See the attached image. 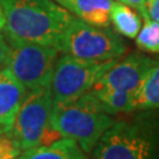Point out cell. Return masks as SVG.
I'll return each mask as SVG.
<instances>
[{"label": "cell", "mask_w": 159, "mask_h": 159, "mask_svg": "<svg viewBox=\"0 0 159 159\" xmlns=\"http://www.w3.org/2000/svg\"><path fill=\"white\" fill-rule=\"evenodd\" d=\"M86 93L94 107L100 112L111 116L133 112V93L94 87Z\"/></svg>", "instance_id": "obj_12"}, {"label": "cell", "mask_w": 159, "mask_h": 159, "mask_svg": "<svg viewBox=\"0 0 159 159\" xmlns=\"http://www.w3.org/2000/svg\"><path fill=\"white\" fill-rule=\"evenodd\" d=\"M5 35L10 45L8 68L29 91L51 86L59 50L54 46L23 41Z\"/></svg>", "instance_id": "obj_7"}, {"label": "cell", "mask_w": 159, "mask_h": 159, "mask_svg": "<svg viewBox=\"0 0 159 159\" xmlns=\"http://www.w3.org/2000/svg\"><path fill=\"white\" fill-rule=\"evenodd\" d=\"M54 1H57L58 4H60L61 6H64V4H65V0H54Z\"/></svg>", "instance_id": "obj_21"}, {"label": "cell", "mask_w": 159, "mask_h": 159, "mask_svg": "<svg viewBox=\"0 0 159 159\" xmlns=\"http://www.w3.org/2000/svg\"><path fill=\"white\" fill-rule=\"evenodd\" d=\"M60 52L84 60L106 61L124 56L126 45L116 30L110 26H93L73 14L64 35Z\"/></svg>", "instance_id": "obj_3"}, {"label": "cell", "mask_w": 159, "mask_h": 159, "mask_svg": "<svg viewBox=\"0 0 159 159\" xmlns=\"http://www.w3.org/2000/svg\"><path fill=\"white\" fill-rule=\"evenodd\" d=\"M4 26H5V18H4V13H2L1 5H0V31L4 30Z\"/></svg>", "instance_id": "obj_20"}, {"label": "cell", "mask_w": 159, "mask_h": 159, "mask_svg": "<svg viewBox=\"0 0 159 159\" xmlns=\"http://www.w3.org/2000/svg\"><path fill=\"white\" fill-rule=\"evenodd\" d=\"M112 4L113 0H65L64 7L87 24L107 27L111 24Z\"/></svg>", "instance_id": "obj_11"}, {"label": "cell", "mask_w": 159, "mask_h": 159, "mask_svg": "<svg viewBox=\"0 0 159 159\" xmlns=\"http://www.w3.org/2000/svg\"><path fill=\"white\" fill-rule=\"evenodd\" d=\"M117 63V59L91 61L64 53L58 57L51 79L53 106L77 100L90 91L99 78Z\"/></svg>", "instance_id": "obj_5"}, {"label": "cell", "mask_w": 159, "mask_h": 159, "mask_svg": "<svg viewBox=\"0 0 159 159\" xmlns=\"http://www.w3.org/2000/svg\"><path fill=\"white\" fill-rule=\"evenodd\" d=\"M154 59L143 53H131L121 61H117L99 78L94 89H110L134 93L142 85Z\"/></svg>", "instance_id": "obj_8"}, {"label": "cell", "mask_w": 159, "mask_h": 159, "mask_svg": "<svg viewBox=\"0 0 159 159\" xmlns=\"http://www.w3.org/2000/svg\"><path fill=\"white\" fill-rule=\"evenodd\" d=\"M111 114L97 111L79 99L53 106L51 126L60 136L72 138L86 154H91L102 134L114 124Z\"/></svg>", "instance_id": "obj_4"}, {"label": "cell", "mask_w": 159, "mask_h": 159, "mask_svg": "<svg viewBox=\"0 0 159 159\" xmlns=\"http://www.w3.org/2000/svg\"><path fill=\"white\" fill-rule=\"evenodd\" d=\"M27 92L10 68L0 70V134L11 136L14 118Z\"/></svg>", "instance_id": "obj_9"}, {"label": "cell", "mask_w": 159, "mask_h": 159, "mask_svg": "<svg viewBox=\"0 0 159 159\" xmlns=\"http://www.w3.org/2000/svg\"><path fill=\"white\" fill-rule=\"evenodd\" d=\"M138 47L143 51L159 53V23L153 19L144 20V25L136 37Z\"/></svg>", "instance_id": "obj_15"}, {"label": "cell", "mask_w": 159, "mask_h": 159, "mask_svg": "<svg viewBox=\"0 0 159 159\" xmlns=\"http://www.w3.org/2000/svg\"><path fill=\"white\" fill-rule=\"evenodd\" d=\"M111 23L114 30L127 38H136L142 29V16L132 10V7L121 1H113L110 12Z\"/></svg>", "instance_id": "obj_14"}, {"label": "cell", "mask_w": 159, "mask_h": 159, "mask_svg": "<svg viewBox=\"0 0 159 159\" xmlns=\"http://www.w3.org/2000/svg\"><path fill=\"white\" fill-rule=\"evenodd\" d=\"M146 6L150 18L159 23V0H148Z\"/></svg>", "instance_id": "obj_19"}, {"label": "cell", "mask_w": 159, "mask_h": 159, "mask_svg": "<svg viewBox=\"0 0 159 159\" xmlns=\"http://www.w3.org/2000/svg\"><path fill=\"white\" fill-rule=\"evenodd\" d=\"M21 150L8 134H0V159L19 158Z\"/></svg>", "instance_id": "obj_16"}, {"label": "cell", "mask_w": 159, "mask_h": 159, "mask_svg": "<svg viewBox=\"0 0 159 159\" xmlns=\"http://www.w3.org/2000/svg\"><path fill=\"white\" fill-rule=\"evenodd\" d=\"M19 158L23 159H85L86 153L79 144L72 138L64 137L47 145H38L35 148L23 151Z\"/></svg>", "instance_id": "obj_10"}, {"label": "cell", "mask_w": 159, "mask_h": 159, "mask_svg": "<svg viewBox=\"0 0 159 159\" xmlns=\"http://www.w3.org/2000/svg\"><path fill=\"white\" fill-rule=\"evenodd\" d=\"M5 34L23 41L61 47L73 14L54 0H0Z\"/></svg>", "instance_id": "obj_1"}, {"label": "cell", "mask_w": 159, "mask_h": 159, "mask_svg": "<svg viewBox=\"0 0 159 159\" xmlns=\"http://www.w3.org/2000/svg\"><path fill=\"white\" fill-rule=\"evenodd\" d=\"M52 108L51 86L27 92L11 131V137L21 152L54 142L50 137L54 131L51 126Z\"/></svg>", "instance_id": "obj_6"}, {"label": "cell", "mask_w": 159, "mask_h": 159, "mask_svg": "<svg viewBox=\"0 0 159 159\" xmlns=\"http://www.w3.org/2000/svg\"><path fill=\"white\" fill-rule=\"evenodd\" d=\"M10 61V45L5 35L0 33V70L8 67Z\"/></svg>", "instance_id": "obj_17"}, {"label": "cell", "mask_w": 159, "mask_h": 159, "mask_svg": "<svg viewBox=\"0 0 159 159\" xmlns=\"http://www.w3.org/2000/svg\"><path fill=\"white\" fill-rule=\"evenodd\" d=\"M119 1H121V2H124L126 5L131 6L132 8L137 10L140 13V16H142L144 20L150 19V16H148V6H146L148 0H119Z\"/></svg>", "instance_id": "obj_18"}, {"label": "cell", "mask_w": 159, "mask_h": 159, "mask_svg": "<svg viewBox=\"0 0 159 159\" xmlns=\"http://www.w3.org/2000/svg\"><path fill=\"white\" fill-rule=\"evenodd\" d=\"M159 108V59H154L142 85L133 93V111Z\"/></svg>", "instance_id": "obj_13"}, {"label": "cell", "mask_w": 159, "mask_h": 159, "mask_svg": "<svg viewBox=\"0 0 159 159\" xmlns=\"http://www.w3.org/2000/svg\"><path fill=\"white\" fill-rule=\"evenodd\" d=\"M96 159H159V108L116 120L91 153Z\"/></svg>", "instance_id": "obj_2"}]
</instances>
